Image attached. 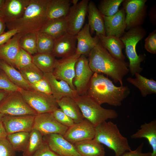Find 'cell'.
<instances>
[{
  "instance_id": "6da1fadb",
  "label": "cell",
  "mask_w": 156,
  "mask_h": 156,
  "mask_svg": "<svg viewBox=\"0 0 156 156\" xmlns=\"http://www.w3.org/2000/svg\"><path fill=\"white\" fill-rule=\"evenodd\" d=\"M130 92L127 86H116L103 74L94 73L86 95L101 105L107 103L112 106H119Z\"/></svg>"
},
{
  "instance_id": "7a4b0ae2",
  "label": "cell",
  "mask_w": 156,
  "mask_h": 156,
  "mask_svg": "<svg viewBox=\"0 0 156 156\" xmlns=\"http://www.w3.org/2000/svg\"><path fill=\"white\" fill-rule=\"evenodd\" d=\"M88 59L94 73L106 75L114 82L123 85V77L129 72L128 62L114 58L99 42L91 50Z\"/></svg>"
},
{
  "instance_id": "3957f363",
  "label": "cell",
  "mask_w": 156,
  "mask_h": 156,
  "mask_svg": "<svg viewBox=\"0 0 156 156\" xmlns=\"http://www.w3.org/2000/svg\"><path fill=\"white\" fill-rule=\"evenodd\" d=\"M49 0H30L20 18L6 23L9 30L16 29L22 35L37 32L48 20L47 8Z\"/></svg>"
},
{
  "instance_id": "277c9868",
  "label": "cell",
  "mask_w": 156,
  "mask_h": 156,
  "mask_svg": "<svg viewBox=\"0 0 156 156\" xmlns=\"http://www.w3.org/2000/svg\"><path fill=\"white\" fill-rule=\"evenodd\" d=\"M96 140L113 151L114 156H121L131 150L127 138L121 133L116 124L105 121L95 127Z\"/></svg>"
},
{
  "instance_id": "5b68a950",
  "label": "cell",
  "mask_w": 156,
  "mask_h": 156,
  "mask_svg": "<svg viewBox=\"0 0 156 156\" xmlns=\"http://www.w3.org/2000/svg\"><path fill=\"white\" fill-rule=\"evenodd\" d=\"M146 31L142 26L131 28L125 31L120 38L125 46V52L129 60V72L132 76L135 73H140L143 68L141 63L145 59V54L138 55L136 47L138 42L146 36Z\"/></svg>"
},
{
  "instance_id": "8992f818",
  "label": "cell",
  "mask_w": 156,
  "mask_h": 156,
  "mask_svg": "<svg viewBox=\"0 0 156 156\" xmlns=\"http://www.w3.org/2000/svg\"><path fill=\"white\" fill-rule=\"evenodd\" d=\"M85 119L94 127L109 119L116 118L118 113L114 110L104 108L86 95L78 96L73 99Z\"/></svg>"
},
{
  "instance_id": "52a82bcc",
  "label": "cell",
  "mask_w": 156,
  "mask_h": 156,
  "mask_svg": "<svg viewBox=\"0 0 156 156\" xmlns=\"http://www.w3.org/2000/svg\"><path fill=\"white\" fill-rule=\"evenodd\" d=\"M19 91L25 102L37 114L52 112L58 108L57 101L52 94L33 90L21 89Z\"/></svg>"
},
{
  "instance_id": "ba28073f",
  "label": "cell",
  "mask_w": 156,
  "mask_h": 156,
  "mask_svg": "<svg viewBox=\"0 0 156 156\" xmlns=\"http://www.w3.org/2000/svg\"><path fill=\"white\" fill-rule=\"evenodd\" d=\"M0 113L10 116L37 114L25 102L19 91L10 92L0 102Z\"/></svg>"
},
{
  "instance_id": "9c48e42d",
  "label": "cell",
  "mask_w": 156,
  "mask_h": 156,
  "mask_svg": "<svg viewBox=\"0 0 156 156\" xmlns=\"http://www.w3.org/2000/svg\"><path fill=\"white\" fill-rule=\"evenodd\" d=\"M147 0H124L122 3L126 12V29L142 26L147 16Z\"/></svg>"
},
{
  "instance_id": "30bf717a",
  "label": "cell",
  "mask_w": 156,
  "mask_h": 156,
  "mask_svg": "<svg viewBox=\"0 0 156 156\" xmlns=\"http://www.w3.org/2000/svg\"><path fill=\"white\" fill-rule=\"evenodd\" d=\"M94 73L90 68L87 57L81 55L75 65L73 83L78 96L85 95L91 78Z\"/></svg>"
},
{
  "instance_id": "8fae6325",
  "label": "cell",
  "mask_w": 156,
  "mask_h": 156,
  "mask_svg": "<svg viewBox=\"0 0 156 156\" xmlns=\"http://www.w3.org/2000/svg\"><path fill=\"white\" fill-rule=\"evenodd\" d=\"M88 0H82L71 6L66 17L67 32L76 36L83 28L87 14Z\"/></svg>"
},
{
  "instance_id": "7c38bea8",
  "label": "cell",
  "mask_w": 156,
  "mask_h": 156,
  "mask_svg": "<svg viewBox=\"0 0 156 156\" xmlns=\"http://www.w3.org/2000/svg\"><path fill=\"white\" fill-rule=\"evenodd\" d=\"M81 55L75 53L70 56L57 60L52 72L57 79L66 81L73 90H75L73 83L75 64Z\"/></svg>"
},
{
  "instance_id": "4fadbf2b",
  "label": "cell",
  "mask_w": 156,
  "mask_h": 156,
  "mask_svg": "<svg viewBox=\"0 0 156 156\" xmlns=\"http://www.w3.org/2000/svg\"><path fill=\"white\" fill-rule=\"evenodd\" d=\"M68 128L57 121L52 112L37 114L35 116L33 129L39 131L43 136L52 133L63 136Z\"/></svg>"
},
{
  "instance_id": "5bb4252c",
  "label": "cell",
  "mask_w": 156,
  "mask_h": 156,
  "mask_svg": "<svg viewBox=\"0 0 156 156\" xmlns=\"http://www.w3.org/2000/svg\"><path fill=\"white\" fill-rule=\"evenodd\" d=\"M35 116L4 115L2 122L8 134L21 132H30L33 129Z\"/></svg>"
},
{
  "instance_id": "9a60e30c",
  "label": "cell",
  "mask_w": 156,
  "mask_h": 156,
  "mask_svg": "<svg viewBox=\"0 0 156 156\" xmlns=\"http://www.w3.org/2000/svg\"><path fill=\"white\" fill-rule=\"evenodd\" d=\"M95 134V127L85 119L68 127L63 136L66 140L74 144L83 140L94 139Z\"/></svg>"
},
{
  "instance_id": "2e32d148",
  "label": "cell",
  "mask_w": 156,
  "mask_h": 156,
  "mask_svg": "<svg viewBox=\"0 0 156 156\" xmlns=\"http://www.w3.org/2000/svg\"><path fill=\"white\" fill-rule=\"evenodd\" d=\"M43 139L50 149L59 156H81L74 144L61 134L52 133L43 135Z\"/></svg>"
},
{
  "instance_id": "e0dca14e",
  "label": "cell",
  "mask_w": 156,
  "mask_h": 156,
  "mask_svg": "<svg viewBox=\"0 0 156 156\" xmlns=\"http://www.w3.org/2000/svg\"><path fill=\"white\" fill-rule=\"evenodd\" d=\"M30 0H4L0 16L5 23L21 18L29 4Z\"/></svg>"
},
{
  "instance_id": "ac0fdd59",
  "label": "cell",
  "mask_w": 156,
  "mask_h": 156,
  "mask_svg": "<svg viewBox=\"0 0 156 156\" xmlns=\"http://www.w3.org/2000/svg\"><path fill=\"white\" fill-rule=\"evenodd\" d=\"M105 35L120 37L126 28V12L122 8L115 14L111 16L103 15Z\"/></svg>"
},
{
  "instance_id": "d6986e66",
  "label": "cell",
  "mask_w": 156,
  "mask_h": 156,
  "mask_svg": "<svg viewBox=\"0 0 156 156\" xmlns=\"http://www.w3.org/2000/svg\"><path fill=\"white\" fill-rule=\"evenodd\" d=\"M77 42L76 36L67 32L55 40L52 53L61 58L70 56L76 52Z\"/></svg>"
},
{
  "instance_id": "ffe728a7",
  "label": "cell",
  "mask_w": 156,
  "mask_h": 156,
  "mask_svg": "<svg viewBox=\"0 0 156 156\" xmlns=\"http://www.w3.org/2000/svg\"><path fill=\"white\" fill-rule=\"evenodd\" d=\"M43 73V77L50 85L52 94L57 101L64 97L74 99L78 96L76 90H73L66 81L57 79L52 73Z\"/></svg>"
},
{
  "instance_id": "44dd1931",
  "label": "cell",
  "mask_w": 156,
  "mask_h": 156,
  "mask_svg": "<svg viewBox=\"0 0 156 156\" xmlns=\"http://www.w3.org/2000/svg\"><path fill=\"white\" fill-rule=\"evenodd\" d=\"M77 43L76 53L84 55L87 57L94 47L99 42L98 36L92 37L89 26L86 23L76 35Z\"/></svg>"
},
{
  "instance_id": "7402d4cb",
  "label": "cell",
  "mask_w": 156,
  "mask_h": 156,
  "mask_svg": "<svg viewBox=\"0 0 156 156\" xmlns=\"http://www.w3.org/2000/svg\"><path fill=\"white\" fill-rule=\"evenodd\" d=\"M98 36L101 45L112 57L120 61H125V57L122 53V50L125 46L119 38L101 34Z\"/></svg>"
},
{
  "instance_id": "603a6c76",
  "label": "cell",
  "mask_w": 156,
  "mask_h": 156,
  "mask_svg": "<svg viewBox=\"0 0 156 156\" xmlns=\"http://www.w3.org/2000/svg\"><path fill=\"white\" fill-rule=\"evenodd\" d=\"M22 36L18 33L6 43L0 46V60L14 67V62L21 49L19 41Z\"/></svg>"
},
{
  "instance_id": "cb8c5ba5",
  "label": "cell",
  "mask_w": 156,
  "mask_h": 156,
  "mask_svg": "<svg viewBox=\"0 0 156 156\" xmlns=\"http://www.w3.org/2000/svg\"><path fill=\"white\" fill-rule=\"evenodd\" d=\"M88 24L91 34L95 32L96 35H105L104 22L103 15L92 1H89L88 11Z\"/></svg>"
},
{
  "instance_id": "d4e9b609",
  "label": "cell",
  "mask_w": 156,
  "mask_h": 156,
  "mask_svg": "<svg viewBox=\"0 0 156 156\" xmlns=\"http://www.w3.org/2000/svg\"><path fill=\"white\" fill-rule=\"evenodd\" d=\"M73 144L81 156H105L103 145L94 138L83 140Z\"/></svg>"
},
{
  "instance_id": "484cf974",
  "label": "cell",
  "mask_w": 156,
  "mask_h": 156,
  "mask_svg": "<svg viewBox=\"0 0 156 156\" xmlns=\"http://www.w3.org/2000/svg\"><path fill=\"white\" fill-rule=\"evenodd\" d=\"M131 137L133 139H146L152 148L151 156H156V120L142 124L140 129L131 135Z\"/></svg>"
},
{
  "instance_id": "4316f807",
  "label": "cell",
  "mask_w": 156,
  "mask_h": 156,
  "mask_svg": "<svg viewBox=\"0 0 156 156\" xmlns=\"http://www.w3.org/2000/svg\"><path fill=\"white\" fill-rule=\"evenodd\" d=\"M38 31L45 33L55 40L67 32L66 17L49 20Z\"/></svg>"
},
{
  "instance_id": "83f0119b",
  "label": "cell",
  "mask_w": 156,
  "mask_h": 156,
  "mask_svg": "<svg viewBox=\"0 0 156 156\" xmlns=\"http://www.w3.org/2000/svg\"><path fill=\"white\" fill-rule=\"evenodd\" d=\"M57 102L60 108L71 118L75 123L80 122L85 119L79 106L73 98L64 97L57 101Z\"/></svg>"
},
{
  "instance_id": "f1b7e54d",
  "label": "cell",
  "mask_w": 156,
  "mask_h": 156,
  "mask_svg": "<svg viewBox=\"0 0 156 156\" xmlns=\"http://www.w3.org/2000/svg\"><path fill=\"white\" fill-rule=\"evenodd\" d=\"M134 75L135 78L129 77L126 80L129 83L138 88L141 95L145 97L153 94H156V81L153 79H149L140 73H136Z\"/></svg>"
},
{
  "instance_id": "f546056e",
  "label": "cell",
  "mask_w": 156,
  "mask_h": 156,
  "mask_svg": "<svg viewBox=\"0 0 156 156\" xmlns=\"http://www.w3.org/2000/svg\"><path fill=\"white\" fill-rule=\"evenodd\" d=\"M71 3L70 0H49L47 10L48 20L66 17Z\"/></svg>"
},
{
  "instance_id": "4dcf8cb0",
  "label": "cell",
  "mask_w": 156,
  "mask_h": 156,
  "mask_svg": "<svg viewBox=\"0 0 156 156\" xmlns=\"http://www.w3.org/2000/svg\"><path fill=\"white\" fill-rule=\"evenodd\" d=\"M0 66L1 70L15 85L22 89L32 90L20 71L14 67L1 60H0Z\"/></svg>"
},
{
  "instance_id": "1f68e13d",
  "label": "cell",
  "mask_w": 156,
  "mask_h": 156,
  "mask_svg": "<svg viewBox=\"0 0 156 156\" xmlns=\"http://www.w3.org/2000/svg\"><path fill=\"white\" fill-rule=\"evenodd\" d=\"M32 63L43 73H52L57 60L52 53H37L32 56Z\"/></svg>"
},
{
  "instance_id": "d6a6232c",
  "label": "cell",
  "mask_w": 156,
  "mask_h": 156,
  "mask_svg": "<svg viewBox=\"0 0 156 156\" xmlns=\"http://www.w3.org/2000/svg\"><path fill=\"white\" fill-rule=\"evenodd\" d=\"M30 132H21L8 134L6 139L16 151L23 152L29 137Z\"/></svg>"
},
{
  "instance_id": "836d02e7",
  "label": "cell",
  "mask_w": 156,
  "mask_h": 156,
  "mask_svg": "<svg viewBox=\"0 0 156 156\" xmlns=\"http://www.w3.org/2000/svg\"><path fill=\"white\" fill-rule=\"evenodd\" d=\"M43 135L37 130L33 129L30 132L29 137L23 156H32L39 148L43 141Z\"/></svg>"
},
{
  "instance_id": "e575fe53",
  "label": "cell",
  "mask_w": 156,
  "mask_h": 156,
  "mask_svg": "<svg viewBox=\"0 0 156 156\" xmlns=\"http://www.w3.org/2000/svg\"><path fill=\"white\" fill-rule=\"evenodd\" d=\"M36 35L38 53H52L55 39L43 32L38 31Z\"/></svg>"
},
{
  "instance_id": "d590c367",
  "label": "cell",
  "mask_w": 156,
  "mask_h": 156,
  "mask_svg": "<svg viewBox=\"0 0 156 156\" xmlns=\"http://www.w3.org/2000/svg\"><path fill=\"white\" fill-rule=\"evenodd\" d=\"M37 32H32L23 35L19 44L21 48L29 54L35 55L38 53L37 48Z\"/></svg>"
},
{
  "instance_id": "8d00e7d4",
  "label": "cell",
  "mask_w": 156,
  "mask_h": 156,
  "mask_svg": "<svg viewBox=\"0 0 156 156\" xmlns=\"http://www.w3.org/2000/svg\"><path fill=\"white\" fill-rule=\"evenodd\" d=\"M18 70L30 85L43 78L44 73L33 63Z\"/></svg>"
},
{
  "instance_id": "74e56055",
  "label": "cell",
  "mask_w": 156,
  "mask_h": 156,
  "mask_svg": "<svg viewBox=\"0 0 156 156\" xmlns=\"http://www.w3.org/2000/svg\"><path fill=\"white\" fill-rule=\"evenodd\" d=\"M124 0H101L98 5L99 11L103 16L113 15L119 10V7Z\"/></svg>"
},
{
  "instance_id": "f35d334b",
  "label": "cell",
  "mask_w": 156,
  "mask_h": 156,
  "mask_svg": "<svg viewBox=\"0 0 156 156\" xmlns=\"http://www.w3.org/2000/svg\"><path fill=\"white\" fill-rule=\"evenodd\" d=\"M32 63L31 55L21 48L14 62V67L19 70Z\"/></svg>"
},
{
  "instance_id": "ab89813d",
  "label": "cell",
  "mask_w": 156,
  "mask_h": 156,
  "mask_svg": "<svg viewBox=\"0 0 156 156\" xmlns=\"http://www.w3.org/2000/svg\"><path fill=\"white\" fill-rule=\"evenodd\" d=\"M21 89L12 82L1 70L0 74V89L12 92L20 91Z\"/></svg>"
},
{
  "instance_id": "60d3db41",
  "label": "cell",
  "mask_w": 156,
  "mask_h": 156,
  "mask_svg": "<svg viewBox=\"0 0 156 156\" xmlns=\"http://www.w3.org/2000/svg\"><path fill=\"white\" fill-rule=\"evenodd\" d=\"M52 113L57 121L68 128L71 127L75 123L73 120L66 114L60 108H57Z\"/></svg>"
},
{
  "instance_id": "b9f144b4",
  "label": "cell",
  "mask_w": 156,
  "mask_h": 156,
  "mask_svg": "<svg viewBox=\"0 0 156 156\" xmlns=\"http://www.w3.org/2000/svg\"><path fill=\"white\" fill-rule=\"evenodd\" d=\"M30 86L32 90L48 94H52L50 85L44 77Z\"/></svg>"
},
{
  "instance_id": "7bdbcfd3",
  "label": "cell",
  "mask_w": 156,
  "mask_h": 156,
  "mask_svg": "<svg viewBox=\"0 0 156 156\" xmlns=\"http://www.w3.org/2000/svg\"><path fill=\"white\" fill-rule=\"evenodd\" d=\"M144 48L149 53H156V29L149 34L145 39Z\"/></svg>"
},
{
  "instance_id": "ee69618b",
  "label": "cell",
  "mask_w": 156,
  "mask_h": 156,
  "mask_svg": "<svg viewBox=\"0 0 156 156\" xmlns=\"http://www.w3.org/2000/svg\"><path fill=\"white\" fill-rule=\"evenodd\" d=\"M16 152L7 139L0 140V156H15Z\"/></svg>"
},
{
  "instance_id": "f6af8a7d",
  "label": "cell",
  "mask_w": 156,
  "mask_h": 156,
  "mask_svg": "<svg viewBox=\"0 0 156 156\" xmlns=\"http://www.w3.org/2000/svg\"><path fill=\"white\" fill-rule=\"evenodd\" d=\"M32 156H59L52 151L44 141L39 148Z\"/></svg>"
},
{
  "instance_id": "bcb514c9",
  "label": "cell",
  "mask_w": 156,
  "mask_h": 156,
  "mask_svg": "<svg viewBox=\"0 0 156 156\" xmlns=\"http://www.w3.org/2000/svg\"><path fill=\"white\" fill-rule=\"evenodd\" d=\"M144 143L142 142L134 150L127 151L125 153L121 156H151V152L143 153L142 150Z\"/></svg>"
},
{
  "instance_id": "7dc6e473",
  "label": "cell",
  "mask_w": 156,
  "mask_h": 156,
  "mask_svg": "<svg viewBox=\"0 0 156 156\" xmlns=\"http://www.w3.org/2000/svg\"><path fill=\"white\" fill-rule=\"evenodd\" d=\"M18 33L17 30L13 29L9 30L0 35V46L6 43Z\"/></svg>"
},
{
  "instance_id": "c3c4849f",
  "label": "cell",
  "mask_w": 156,
  "mask_h": 156,
  "mask_svg": "<svg viewBox=\"0 0 156 156\" xmlns=\"http://www.w3.org/2000/svg\"><path fill=\"white\" fill-rule=\"evenodd\" d=\"M148 16L151 23L154 26L156 25V4L153 5L149 10Z\"/></svg>"
},
{
  "instance_id": "681fc988",
  "label": "cell",
  "mask_w": 156,
  "mask_h": 156,
  "mask_svg": "<svg viewBox=\"0 0 156 156\" xmlns=\"http://www.w3.org/2000/svg\"><path fill=\"white\" fill-rule=\"evenodd\" d=\"M7 135L2 122L0 123V140L6 139Z\"/></svg>"
},
{
  "instance_id": "f907efd6",
  "label": "cell",
  "mask_w": 156,
  "mask_h": 156,
  "mask_svg": "<svg viewBox=\"0 0 156 156\" xmlns=\"http://www.w3.org/2000/svg\"><path fill=\"white\" fill-rule=\"evenodd\" d=\"M6 27V23L2 18L0 16V35L3 33Z\"/></svg>"
},
{
  "instance_id": "816d5d0a",
  "label": "cell",
  "mask_w": 156,
  "mask_h": 156,
  "mask_svg": "<svg viewBox=\"0 0 156 156\" xmlns=\"http://www.w3.org/2000/svg\"><path fill=\"white\" fill-rule=\"evenodd\" d=\"M10 92L0 89V102Z\"/></svg>"
},
{
  "instance_id": "f5cc1de1",
  "label": "cell",
  "mask_w": 156,
  "mask_h": 156,
  "mask_svg": "<svg viewBox=\"0 0 156 156\" xmlns=\"http://www.w3.org/2000/svg\"><path fill=\"white\" fill-rule=\"evenodd\" d=\"M78 0H71V3L73 4V5H75L78 3Z\"/></svg>"
},
{
  "instance_id": "db71d44e",
  "label": "cell",
  "mask_w": 156,
  "mask_h": 156,
  "mask_svg": "<svg viewBox=\"0 0 156 156\" xmlns=\"http://www.w3.org/2000/svg\"><path fill=\"white\" fill-rule=\"evenodd\" d=\"M4 1V0H0V12Z\"/></svg>"
},
{
  "instance_id": "11a10c76",
  "label": "cell",
  "mask_w": 156,
  "mask_h": 156,
  "mask_svg": "<svg viewBox=\"0 0 156 156\" xmlns=\"http://www.w3.org/2000/svg\"><path fill=\"white\" fill-rule=\"evenodd\" d=\"M4 114L0 113V123L2 122V118Z\"/></svg>"
},
{
  "instance_id": "9f6ffc18",
  "label": "cell",
  "mask_w": 156,
  "mask_h": 156,
  "mask_svg": "<svg viewBox=\"0 0 156 156\" xmlns=\"http://www.w3.org/2000/svg\"><path fill=\"white\" fill-rule=\"evenodd\" d=\"M1 68H0V73H1Z\"/></svg>"
}]
</instances>
